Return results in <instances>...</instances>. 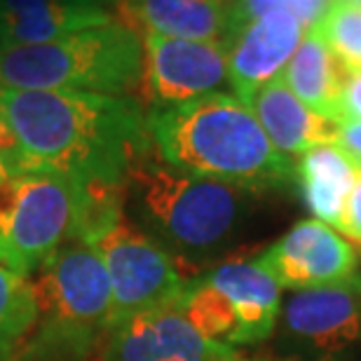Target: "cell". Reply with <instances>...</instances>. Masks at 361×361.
Returning <instances> with one entry per match:
<instances>
[{"label":"cell","instance_id":"8fae6325","mask_svg":"<svg viewBox=\"0 0 361 361\" xmlns=\"http://www.w3.org/2000/svg\"><path fill=\"white\" fill-rule=\"evenodd\" d=\"M305 33L300 21L284 10L268 12L237 28L228 40V75L235 97L251 104L258 90L277 80Z\"/></svg>","mask_w":361,"mask_h":361},{"label":"cell","instance_id":"83f0119b","mask_svg":"<svg viewBox=\"0 0 361 361\" xmlns=\"http://www.w3.org/2000/svg\"><path fill=\"white\" fill-rule=\"evenodd\" d=\"M233 361H247V359H242V357H237V359H233Z\"/></svg>","mask_w":361,"mask_h":361},{"label":"cell","instance_id":"8992f818","mask_svg":"<svg viewBox=\"0 0 361 361\" xmlns=\"http://www.w3.org/2000/svg\"><path fill=\"white\" fill-rule=\"evenodd\" d=\"M80 183L49 171H19L0 180V265L21 277L56 249L75 242Z\"/></svg>","mask_w":361,"mask_h":361},{"label":"cell","instance_id":"4316f807","mask_svg":"<svg viewBox=\"0 0 361 361\" xmlns=\"http://www.w3.org/2000/svg\"><path fill=\"white\" fill-rule=\"evenodd\" d=\"M352 162H355V167H357V171H359V174H361V157H357V160H352Z\"/></svg>","mask_w":361,"mask_h":361},{"label":"cell","instance_id":"9c48e42d","mask_svg":"<svg viewBox=\"0 0 361 361\" xmlns=\"http://www.w3.org/2000/svg\"><path fill=\"white\" fill-rule=\"evenodd\" d=\"M279 286L291 291L350 286L361 281L357 274V254L326 223L300 221L277 242L254 258Z\"/></svg>","mask_w":361,"mask_h":361},{"label":"cell","instance_id":"7a4b0ae2","mask_svg":"<svg viewBox=\"0 0 361 361\" xmlns=\"http://www.w3.org/2000/svg\"><path fill=\"white\" fill-rule=\"evenodd\" d=\"M146 115L157 153L180 171L254 192L284 188L295 176L293 162L272 146L251 106L235 94H207Z\"/></svg>","mask_w":361,"mask_h":361},{"label":"cell","instance_id":"f546056e","mask_svg":"<svg viewBox=\"0 0 361 361\" xmlns=\"http://www.w3.org/2000/svg\"><path fill=\"white\" fill-rule=\"evenodd\" d=\"M0 49H3V47H0Z\"/></svg>","mask_w":361,"mask_h":361},{"label":"cell","instance_id":"9a60e30c","mask_svg":"<svg viewBox=\"0 0 361 361\" xmlns=\"http://www.w3.org/2000/svg\"><path fill=\"white\" fill-rule=\"evenodd\" d=\"M108 21V10L78 0H0V47L42 45Z\"/></svg>","mask_w":361,"mask_h":361},{"label":"cell","instance_id":"e0dca14e","mask_svg":"<svg viewBox=\"0 0 361 361\" xmlns=\"http://www.w3.org/2000/svg\"><path fill=\"white\" fill-rule=\"evenodd\" d=\"M281 78L288 85V90L314 113L326 115L336 122L345 120L343 87L348 71L343 68V63L336 59V54L324 42L317 26L307 28L305 38L300 40Z\"/></svg>","mask_w":361,"mask_h":361},{"label":"cell","instance_id":"7402d4cb","mask_svg":"<svg viewBox=\"0 0 361 361\" xmlns=\"http://www.w3.org/2000/svg\"><path fill=\"white\" fill-rule=\"evenodd\" d=\"M338 230L348 235L350 240L361 244V174L350 192L348 207H345L343 221H341V226H338Z\"/></svg>","mask_w":361,"mask_h":361},{"label":"cell","instance_id":"cb8c5ba5","mask_svg":"<svg viewBox=\"0 0 361 361\" xmlns=\"http://www.w3.org/2000/svg\"><path fill=\"white\" fill-rule=\"evenodd\" d=\"M343 118L361 120V71L348 73L343 87Z\"/></svg>","mask_w":361,"mask_h":361},{"label":"cell","instance_id":"6da1fadb","mask_svg":"<svg viewBox=\"0 0 361 361\" xmlns=\"http://www.w3.org/2000/svg\"><path fill=\"white\" fill-rule=\"evenodd\" d=\"M0 118L21 171H49L78 183H125L155 146L148 115L132 97L0 87Z\"/></svg>","mask_w":361,"mask_h":361},{"label":"cell","instance_id":"d4e9b609","mask_svg":"<svg viewBox=\"0 0 361 361\" xmlns=\"http://www.w3.org/2000/svg\"><path fill=\"white\" fill-rule=\"evenodd\" d=\"M338 148L343 150L350 160L361 157V120H343L341 136H338Z\"/></svg>","mask_w":361,"mask_h":361},{"label":"cell","instance_id":"ac0fdd59","mask_svg":"<svg viewBox=\"0 0 361 361\" xmlns=\"http://www.w3.org/2000/svg\"><path fill=\"white\" fill-rule=\"evenodd\" d=\"M295 178L314 219L331 228L341 226L350 192L359 178L355 162L338 146H319L300 155Z\"/></svg>","mask_w":361,"mask_h":361},{"label":"cell","instance_id":"d6986e66","mask_svg":"<svg viewBox=\"0 0 361 361\" xmlns=\"http://www.w3.org/2000/svg\"><path fill=\"white\" fill-rule=\"evenodd\" d=\"M38 302L33 281L0 265V361H14L21 343L31 334Z\"/></svg>","mask_w":361,"mask_h":361},{"label":"cell","instance_id":"44dd1931","mask_svg":"<svg viewBox=\"0 0 361 361\" xmlns=\"http://www.w3.org/2000/svg\"><path fill=\"white\" fill-rule=\"evenodd\" d=\"M334 0H230V12H233V33L240 26L249 24L263 14L284 10L293 14L300 21L302 28H312L322 21Z\"/></svg>","mask_w":361,"mask_h":361},{"label":"cell","instance_id":"52a82bcc","mask_svg":"<svg viewBox=\"0 0 361 361\" xmlns=\"http://www.w3.org/2000/svg\"><path fill=\"white\" fill-rule=\"evenodd\" d=\"M92 247L104 258L111 277L113 326L129 317L176 305L190 281L183 277L180 263L171 251L127 219L115 223Z\"/></svg>","mask_w":361,"mask_h":361},{"label":"cell","instance_id":"30bf717a","mask_svg":"<svg viewBox=\"0 0 361 361\" xmlns=\"http://www.w3.org/2000/svg\"><path fill=\"white\" fill-rule=\"evenodd\" d=\"M237 357L235 348L200 334L176 305L115 324L101 350L104 361H233Z\"/></svg>","mask_w":361,"mask_h":361},{"label":"cell","instance_id":"7c38bea8","mask_svg":"<svg viewBox=\"0 0 361 361\" xmlns=\"http://www.w3.org/2000/svg\"><path fill=\"white\" fill-rule=\"evenodd\" d=\"M284 326L295 341L324 355L361 343V281L295 291L284 307Z\"/></svg>","mask_w":361,"mask_h":361},{"label":"cell","instance_id":"ba28073f","mask_svg":"<svg viewBox=\"0 0 361 361\" xmlns=\"http://www.w3.org/2000/svg\"><path fill=\"white\" fill-rule=\"evenodd\" d=\"M141 38L143 75L139 87L150 108L185 104L230 85L226 42L164 38L157 33H141Z\"/></svg>","mask_w":361,"mask_h":361},{"label":"cell","instance_id":"5b68a950","mask_svg":"<svg viewBox=\"0 0 361 361\" xmlns=\"http://www.w3.org/2000/svg\"><path fill=\"white\" fill-rule=\"evenodd\" d=\"M143 38L125 21L42 45L0 49V87L129 97L141 85Z\"/></svg>","mask_w":361,"mask_h":361},{"label":"cell","instance_id":"ffe728a7","mask_svg":"<svg viewBox=\"0 0 361 361\" xmlns=\"http://www.w3.org/2000/svg\"><path fill=\"white\" fill-rule=\"evenodd\" d=\"M317 31L348 73L361 71V5L334 0L317 24Z\"/></svg>","mask_w":361,"mask_h":361},{"label":"cell","instance_id":"4fadbf2b","mask_svg":"<svg viewBox=\"0 0 361 361\" xmlns=\"http://www.w3.org/2000/svg\"><path fill=\"white\" fill-rule=\"evenodd\" d=\"M120 21L136 33L226 42L233 38L230 0H118Z\"/></svg>","mask_w":361,"mask_h":361},{"label":"cell","instance_id":"603a6c76","mask_svg":"<svg viewBox=\"0 0 361 361\" xmlns=\"http://www.w3.org/2000/svg\"><path fill=\"white\" fill-rule=\"evenodd\" d=\"M19 171H21V164H19L17 148H14L10 129L5 127L3 118H0V180L19 174Z\"/></svg>","mask_w":361,"mask_h":361},{"label":"cell","instance_id":"484cf974","mask_svg":"<svg viewBox=\"0 0 361 361\" xmlns=\"http://www.w3.org/2000/svg\"><path fill=\"white\" fill-rule=\"evenodd\" d=\"M78 3H85V5H97V7H104L106 10V5H115L118 0H78Z\"/></svg>","mask_w":361,"mask_h":361},{"label":"cell","instance_id":"3957f363","mask_svg":"<svg viewBox=\"0 0 361 361\" xmlns=\"http://www.w3.org/2000/svg\"><path fill=\"white\" fill-rule=\"evenodd\" d=\"M249 188L171 167L153 146L125 178V204L176 261L221 251L251 207Z\"/></svg>","mask_w":361,"mask_h":361},{"label":"cell","instance_id":"5bb4252c","mask_svg":"<svg viewBox=\"0 0 361 361\" xmlns=\"http://www.w3.org/2000/svg\"><path fill=\"white\" fill-rule=\"evenodd\" d=\"M249 106L272 146L284 155H302L319 146H336L341 136V122L302 104L281 75L258 90Z\"/></svg>","mask_w":361,"mask_h":361},{"label":"cell","instance_id":"277c9868","mask_svg":"<svg viewBox=\"0 0 361 361\" xmlns=\"http://www.w3.org/2000/svg\"><path fill=\"white\" fill-rule=\"evenodd\" d=\"M38 317L14 361H80L113 329V286L101 254L68 242L38 268Z\"/></svg>","mask_w":361,"mask_h":361},{"label":"cell","instance_id":"f1b7e54d","mask_svg":"<svg viewBox=\"0 0 361 361\" xmlns=\"http://www.w3.org/2000/svg\"><path fill=\"white\" fill-rule=\"evenodd\" d=\"M352 3H357V5H361V0H352Z\"/></svg>","mask_w":361,"mask_h":361},{"label":"cell","instance_id":"2e32d148","mask_svg":"<svg viewBox=\"0 0 361 361\" xmlns=\"http://www.w3.org/2000/svg\"><path fill=\"white\" fill-rule=\"evenodd\" d=\"M207 281L223 291L235 310L240 326V345H256L272 336L281 310V286L265 270L254 263V258H235L204 274Z\"/></svg>","mask_w":361,"mask_h":361}]
</instances>
